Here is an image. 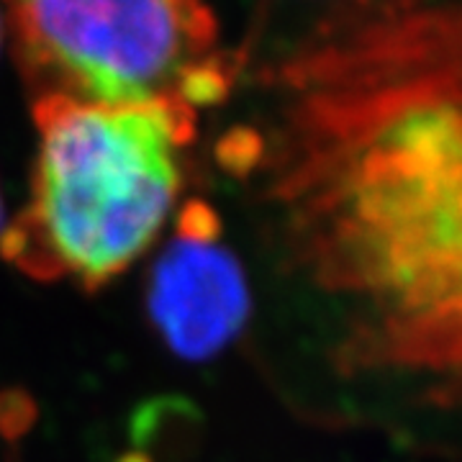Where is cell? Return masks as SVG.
I'll return each mask as SVG.
<instances>
[{"instance_id":"cell-1","label":"cell","mask_w":462,"mask_h":462,"mask_svg":"<svg viewBox=\"0 0 462 462\" xmlns=\"http://www.w3.org/2000/svg\"><path fill=\"white\" fill-rule=\"evenodd\" d=\"M263 85L257 172L352 421L462 457V0H339Z\"/></svg>"},{"instance_id":"cell-3","label":"cell","mask_w":462,"mask_h":462,"mask_svg":"<svg viewBox=\"0 0 462 462\" xmlns=\"http://www.w3.org/2000/svg\"><path fill=\"white\" fill-rule=\"evenodd\" d=\"M0 3L33 100H172L199 111L226 98L242 69V54L221 50L206 0Z\"/></svg>"},{"instance_id":"cell-5","label":"cell","mask_w":462,"mask_h":462,"mask_svg":"<svg viewBox=\"0 0 462 462\" xmlns=\"http://www.w3.org/2000/svg\"><path fill=\"white\" fill-rule=\"evenodd\" d=\"M3 29H5V21H3V14H0V44H3Z\"/></svg>"},{"instance_id":"cell-2","label":"cell","mask_w":462,"mask_h":462,"mask_svg":"<svg viewBox=\"0 0 462 462\" xmlns=\"http://www.w3.org/2000/svg\"><path fill=\"white\" fill-rule=\"evenodd\" d=\"M196 116L172 100H33L32 193L0 234V254L33 281L85 291L126 273L175 208Z\"/></svg>"},{"instance_id":"cell-6","label":"cell","mask_w":462,"mask_h":462,"mask_svg":"<svg viewBox=\"0 0 462 462\" xmlns=\"http://www.w3.org/2000/svg\"><path fill=\"white\" fill-rule=\"evenodd\" d=\"M0 221H3V203H0Z\"/></svg>"},{"instance_id":"cell-4","label":"cell","mask_w":462,"mask_h":462,"mask_svg":"<svg viewBox=\"0 0 462 462\" xmlns=\"http://www.w3.org/2000/svg\"><path fill=\"white\" fill-rule=\"evenodd\" d=\"M147 311L182 360H208L245 329L247 278L206 200H188L178 211L172 239L149 273Z\"/></svg>"}]
</instances>
